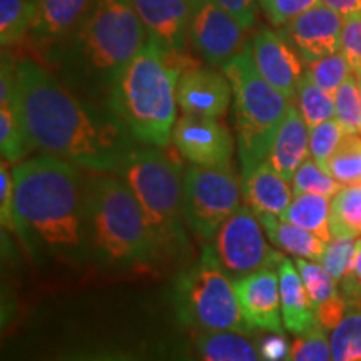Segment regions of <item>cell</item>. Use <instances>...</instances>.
Returning a JSON list of instances; mask_svg holds the SVG:
<instances>
[{
  "label": "cell",
  "mask_w": 361,
  "mask_h": 361,
  "mask_svg": "<svg viewBox=\"0 0 361 361\" xmlns=\"http://www.w3.org/2000/svg\"><path fill=\"white\" fill-rule=\"evenodd\" d=\"M351 72L353 71H351L348 61H346L345 54L341 51L306 64V75L316 85H319L333 96H335L338 87L345 82Z\"/></svg>",
  "instance_id": "cell-34"
},
{
  "label": "cell",
  "mask_w": 361,
  "mask_h": 361,
  "mask_svg": "<svg viewBox=\"0 0 361 361\" xmlns=\"http://www.w3.org/2000/svg\"><path fill=\"white\" fill-rule=\"evenodd\" d=\"M264 234L258 216L247 206L239 207L214 234L211 246L216 259L233 281L279 264L283 255L271 250Z\"/></svg>",
  "instance_id": "cell-10"
},
{
  "label": "cell",
  "mask_w": 361,
  "mask_h": 361,
  "mask_svg": "<svg viewBox=\"0 0 361 361\" xmlns=\"http://www.w3.org/2000/svg\"><path fill=\"white\" fill-rule=\"evenodd\" d=\"M188 40L191 51L207 66L224 67L246 49V29L214 0H189Z\"/></svg>",
  "instance_id": "cell-11"
},
{
  "label": "cell",
  "mask_w": 361,
  "mask_h": 361,
  "mask_svg": "<svg viewBox=\"0 0 361 361\" xmlns=\"http://www.w3.org/2000/svg\"><path fill=\"white\" fill-rule=\"evenodd\" d=\"M250 51L256 69L264 80L283 96L295 101L298 85L305 75L306 62L279 30L266 25L256 27L250 37Z\"/></svg>",
  "instance_id": "cell-12"
},
{
  "label": "cell",
  "mask_w": 361,
  "mask_h": 361,
  "mask_svg": "<svg viewBox=\"0 0 361 361\" xmlns=\"http://www.w3.org/2000/svg\"><path fill=\"white\" fill-rule=\"evenodd\" d=\"M261 226H263L266 236L279 250L296 258H305L311 261L322 259L326 243L322 241L313 233L306 231L300 226L288 223L278 216L261 214L258 216Z\"/></svg>",
  "instance_id": "cell-24"
},
{
  "label": "cell",
  "mask_w": 361,
  "mask_h": 361,
  "mask_svg": "<svg viewBox=\"0 0 361 361\" xmlns=\"http://www.w3.org/2000/svg\"><path fill=\"white\" fill-rule=\"evenodd\" d=\"M295 104L298 109H300L301 116H303L310 130L316 128V126L326 123L329 119H335V96L326 92L319 85H316L306 75V71L300 85H298Z\"/></svg>",
  "instance_id": "cell-28"
},
{
  "label": "cell",
  "mask_w": 361,
  "mask_h": 361,
  "mask_svg": "<svg viewBox=\"0 0 361 361\" xmlns=\"http://www.w3.org/2000/svg\"><path fill=\"white\" fill-rule=\"evenodd\" d=\"M17 107V64L4 54L0 69V151L2 159L19 164L30 151Z\"/></svg>",
  "instance_id": "cell-19"
},
{
  "label": "cell",
  "mask_w": 361,
  "mask_h": 361,
  "mask_svg": "<svg viewBox=\"0 0 361 361\" xmlns=\"http://www.w3.org/2000/svg\"><path fill=\"white\" fill-rule=\"evenodd\" d=\"M319 4L333 8L341 17H348L351 13L361 12V0H319Z\"/></svg>",
  "instance_id": "cell-44"
},
{
  "label": "cell",
  "mask_w": 361,
  "mask_h": 361,
  "mask_svg": "<svg viewBox=\"0 0 361 361\" xmlns=\"http://www.w3.org/2000/svg\"><path fill=\"white\" fill-rule=\"evenodd\" d=\"M197 350L202 361H263L258 346L238 331L202 333Z\"/></svg>",
  "instance_id": "cell-26"
},
{
  "label": "cell",
  "mask_w": 361,
  "mask_h": 361,
  "mask_svg": "<svg viewBox=\"0 0 361 361\" xmlns=\"http://www.w3.org/2000/svg\"><path fill=\"white\" fill-rule=\"evenodd\" d=\"M329 228L333 238L361 234V184L345 186L333 197Z\"/></svg>",
  "instance_id": "cell-29"
},
{
  "label": "cell",
  "mask_w": 361,
  "mask_h": 361,
  "mask_svg": "<svg viewBox=\"0 0 361 361\" xmlns=\"http://www.w3.org/2000/svg\"><path fill=\"white\" fill-rule=\"evenodd\" d=\"M261 11L271 25L281 27L308 8L319 4V0H258Z\"/></svg>",
  "instance_id": "cell-38"
},
{
  "label": "cell",
  "mask_w": 361,
  "mask_h": 361,
  "mask_svg": "<svg viewBox=\"0 0 361 361\" xmlns=\"http://www.w3.org/2000/svg\"><path fill=\"white\" fill-rule=\"evenodd\" d=\"M178 107L186 116L219 119L229 109L233 87L224 71L213 66H191L178 80Z\"/></svg>",
  "instance_id": "cell-16"
},
{
  "label": "cell",
  "mask_w": 361,
  "mask_h": 361,
  "mask_svg": "<svg viewBox=\"0 0 361 361\" xmlns=\"http://www.w3.org/2000/svg\"><path fill=\"white\" fill-rule=\"evenodd\" d=\"M96 4L97 0H39L27 39L42 54L74 32Z\"/></svg>",
  "instance_id": "cell-18"
},
{
  "label": "cell",
  "mask_w": 361,
  "mask_h": 361,
  "mask_svg": "<svg viewBox=\"0 0 361 361\" xmlns=\"http://www.w3.org/2000/svg\"><path fill=\"white\" fill-rule=\"evenodd\" d=\"M290 361H333L326 329L318 323L308 333L298 336L291 343Z\"/></svg>",
  "instance_id": "cell-37"
},
{
  "label": "cell",
  "mask_w": 361,
  "mask_h": 361,
  "mask_svg": "<svg viewBox=\"0 0 361 361\" xmlns=\"http://www.w3.org/2000/svg\"><path fill=\"white\" fill-rule=\"evenodd\" d=\"M17 107L30 147L78 168L116 173L137 146L107 104L74 92L32 59L17 64Z\"/></svg>",
  "instance_id": "cell-1"
},
{
  "label": "cell",
  "mask_w": 361,
  "mask_h": 361,
  "mask_svg": "<svg viewBox=\"0 0 361 361\" xmlns=\"http://www.w3.org/2000/svg\"><path fill=\"white\" fill-rule=\"evenodd\" d=\"M0 218H2V228L16 231L13 223V178L11 162L2 159L0 166Z\"/></svg>",
  "instance_id": "cell-40"
},
{
  "label": "cell",
  "mask_w": 361,
  "mask_h": 361,
  "mask_svg": "<svg viewBox=\"0 0 361 361\" xmlns=\"http://www.w3.org/2000/svg\"><path fill=\"white\" fill-rule=\"evenodd\" d=\"M85 216L90 258L99 268L130 269L157 258L142 207L119 174H85Z\"/></svg>",
  "instance_id": "cell-4"
},
{
  "label": "cell",
  "mask_w": 361,
  "mask_h": 361,
  "mask_svg": "<svg viewBox=\"0 0 361 361\" xmlns=\"http://www.w3.org/2000/svg\"><path fill=\"white\" fill-rule=\"evenodd\" d=\"M356 75H358V84H360V92H361V72H358Z\"/></svg>",
  "instance_id": "cell-45"
},
{
  "label": "cell",
  "mask_w": 361,
  "mask_h": 361,
  "mask_svg": "<svg viewBox=\"0 0 361 361\" xmlns=\"http://www.w3.org/2000/svg\"><path fill=\"white\" fill-rule=\"evenodd\" d=\"M233 87L234 128L243 174L268 156L284 117L295 101L283 96L256 69L250 42L223 67Z\"/></svg>",
  "instance_id": "cell-7"
},
{
  "label": "cell",
  "mask_w": 361,
  "mask_h": 361,
  "mask_svg": "<svg viewBox=\"0 0 361 361\" xmlns=\"http://www.w3.org/2000/svg\"><path fill=\"white\" fill-rule=\"evenodd\" d=\"M279 276V293H281V313L284 329L300 336L308 333L318 324L313 303L296 264L291 259L281 258L276 266Z\"/></svg>",
  "instance_id": "cell-23"
},
{
  "label": "cell",
  "mask_w": 361,
  "mask_h": 361,
  "mask_svg": "<svg viewBox=\"0 0 361 361\" xmlns=\"http://www.w3.org/2000/svg\"><path fill=\"white\" fill-rule=\"evenodd\" d=\"M39 0H0V42L2 47L20 44L29 35Z\"/></svg>",
  "instance_id": "cell-27"
},
{
  "label": "cell",
  "mask_w": 361,
  "mask_h": 361,
  "mask_svg": "<svg viewBox=\"0 0 361 361\" xmlns=\"http://www.w3.org/2000/svg\"><path fill=\"white\" fill-rule=\"evenodd\" d=\"M178 305L183 319L202 333L255 331L239 308L233 279L216 259L213 246H204L201 258L178 283Z\"/></svg>",
  "instance_id": "cell-8"
},
{
  "label": "cell",
  "mask_w": 361,
  "mask_h": 361,
  "mask_svg": "<svg viewBox=\"0 0 361 361\" xmlns=\"http://www.w3.org/2000/svg\"><path fill=\"white\" fill-rule=\"evenodd\" d=\"M241 191L250 209L256 216L271 214L283 219L293 201V188L268 161L259 162L250 173L243 174Z\"/></svg>",
  "instance_id": "cell-20"
},
{
  "label": "cell",
  "mask_w": 361,
  "mask_h": 361,
  "mask_svg": "<svg viewBox=\"0 0 361 361\" xmlns=\"http://www.w3.org/2000/svg\"><path fill=\"white\" fill-rule=\"evenodd\" d=\"M328 174L341 186L361 184V134L346 133L328 162Z\"/></svg>",
  "instance_id": "cell-30"
},
{
  "label": "cell",
  "mask_w": 361,
  "mask_h": 361,
  "mask_svg": "<svg viewBox=\"0 0 361 361\" xmlns=\"http://www.w3.org/2000/svg\"><path fill=\"white\" fill-rule=\"evenodd\" d=\"M258 351L263 361H290L291 345L284 338L283 333H271L264 335L258 341Z\"/></svg>",
  "instance_id": "cell-42"
},
{
  "label": "cell",
  "mask_w": 361,
  "mask_h": 361,
  "mask_svg": "<svg viewBox=\"0 0 361 361\" xmlns=\"http://www.w3.org/2000/svg\"><path fill=\"white\" fill-rule=\"evenodd\" d=\"M341 290L343 296L346 298V303H350L351 306L356 305L361 308V247L350 273L341 281Z\"/></svg>",
  "instance_id": "cell-43"
},
{
  "label": "cell",
  "mask_w": 361,
  "mask_h": 361,
  "mask_svg": "<svg viewBox=\"0 0 361 361\" xmlns=\"http://www.w3.org/2000/svg\"><path fill=\"white\" fill-rule=\"evenodd\" d=\"M173 142L179 154L196 166H231V133L214 117L183 114L173 128Z\"/></svg>",
  "instance_id": "cell-14"
},
{
  "label": "cell",
  "mask_w": 361,
  "mask_h": 361,
  "mask_svg": "<svg viewBox=\"0 0 361 361\" xmlns=\"http://www.w3.org/2000/svg\"><path fill=\"white\" fill-rule=\"evenodd\" d=\"M16 231L39 258L71 269L92 264L85 216V174L52 154L12 168Z\"/></svg>",
  "instance_id": "cell-2"
},
{
  "label": "cell",
  "mask_w": 361,
  "mask_h": 361,
  "mask_svg": "<svg viewBox=\"0 0 361 361\" xmlns=\"http://www.w3.org/2000/svg\"><path fill=\"white\" fill-rule=\"evenodd\" d=\"M146 27L149 40L179 61L188 62L189 0H123Z\"/></svg>",
  "instance_id": "cell-15"
},
{
  "label": "cell",
  "mask_w": 361,
  "mask_h": 361,
  "mask_svg": "<svg viewBox=\"0 0 361 361\" xmlns=\"http://www.w3.org/2000/svg\"><path fill=\"white\" fill-rule=\"evenodd\" d=\"M147 40L146 27L123 0H97L82 24L40 57L74 92L107 104Z\"/></svg>",
  "instance_id": "cell-3"
},
{
  "label": "cell",
  "mask_w": 361,
  "mask_h": 361,
  "mask_svg": "<svg viewBox=\"0 0 361 361\" xmlns=\"http://www.w3.org/2000/svg\"><path fill=\"white\" fill-rule=\"evenodd\" d=\"M180 162L164 147L135 146L116 171L141 204L154 239L157 258L178 252L186 245L184 179Z\"/></svg>",
  "instance_id": "cell-6"
},
{
  "label": "cell",
  "mask_w": 361,
  "mask_h": 361,
  "mask_svg": "<svg viewBox=\"0 0 361 361\" xmlns=\"http://www.w3.org/2000/svg\"><path fill=\"white\" fill-rule=\"evenodd\" d=\"M341 52L355 74L361 72V12L345 17L341 32Z\"/></svg>",
  "instance_id": "cell-39"
},
{
  "label": "cell",
  "mask_w": 361,
  "mask_h": 361,
  "mask_svg": "<svg viewBox=\"0 0 361 361\" xmlns=\"http://www.w3.org/2000/svg\"><path fill=\"white\" fill-rule=\"evenodd\" d=\"M333 361H361V308H351L329 333Z\"/></svg>",
  "instance_id": "cell-31"
},
{
  "label": "cell",
  "mask_w": 361,
  "mask_h": 361,
  "mask_svg": "<svg viewBox=\"0 0 361 361\" xmlns=\"http://www.w3.org/2000/svg\"><path fill=\"white\" fill-rule=\"evenodd\" d=\"M186 62L147 40L112 89L107 106L144 146L168 147L178 111V80Z\"/></svg>",
  "instance_id": "cell-5"
},
{
  "label": "cell",
  "mask_w": 361,
  "mask_h": 361,
  "mask_svg": "<svg viewBox=\"0 0 361 361\" xmlns=\"http://www.w3.org/2000/svg\"><path fill=\"white\" fill-rule=\"evenodd\" d=\"M214 2L229 16H233L243 25V29H255L258 20V0H214Z\"/></svg>",
  "instance_id": "cell-41"
},
{
  "label": "cell",
  "mask_w": 361,
  "mask_h": 361,
  "mask_svg": "<svg viewBox=\"0 0 361 361\" xmlns=\"http://www.w3.org/2000/svg\"><path fill=\"white\" fill-rule=\"evenodd\" d=\"M343 22L345 17L333 8L316 4L278 30L306 64H310L341 51Z\"/></svg>",
  "instance_id": "cell-13"
},
{
  "label": "cell",
  "mask_w": 361,
  "mask_h": 361,
  "mask_svg": "<svg viewBox=\"0 0 361 361\" xmlns=\"http://www.w3.org/2000/svg\"><path fill=\"white\" fill-rule=\"evenodd\" d=\"M300 276L303 279L318 323L331 331L346 314V298L338 291L336 281L318 261L296 258Z\"/></svg>",
  "instance_id": "cell-22"
},
{
  "label": "cell",
  "mask_w": 361,
  "mask_h": 361,
  "mask_svg": "<svg viewBox=\"0 0 361 361\" xmlns=\"http://www.w3.org/2000/svg\"><path fill=\"white\" fill-rule=\"evenodd\" d=\"M308 156L310 128L298 106L293 102L264 161H268L271 168L276 169L284 179L291 183L296 171L308 159Z\"/></svg>",
  "instance_id": "cell-21"
},
{
  "label": "cell",
  "mask_w": 361,
  "mask_h": 361,
  "mask_svg": "<svg viewBox=\"0 0 361 361\" xmlns=\"http://www.w3.org/2000/svg\"><path fill=\"white\" fill-rule=\"evenodd\" d=\"M241 189L233 166H196L184 176V216L201 241H209L239 209Z\"/></svg>",
  "instance_id": "cell-9"
},
{
  "label": "cell",
  "mask_w": 361,
  "mask_h": 361,
  "mask_svg": "<svg viewBox=\"0 0 361 361\" xmlns=\"http://www.w3.org/2000/svg\"><path fill=\"white\" fill-rule=\"evenodd\" d=\"M329 216H331L329 197L322 196V194L305 192L293 197L283 219L313 233L314 236H318L328 245L333 239L331 228H329Z\"/></svg>",
  "instance_id": "cell-25"
},
{
  "label": "cell",
  "mask_w": 361,
  "mask_h": 361,
  "mask_svg": "<svg viewBox=\"0 0 361 361\" xmlns=\"http://www.w3.org/2000/svg\"><path fill=\"white\" fill-rule=\"evenodd\" d=\"M293 194H322L326 197H335L341 191V184L316 164L313 157H308L293 178Z\"/></svg>",
  "instance_id": "cell-35"
},
{
  "label": "cell",
  "mask_w": 361,
  "mask_h": 361,
  "mask_svg": "<svg viewBox=\"0 0 361 361\" xmlns=\"http://www.w3.org/2000/svg\"><path fill=\"white\" fill-rule=\"evenodd\" d=\"M361 247V236H338L333 238L324 247L319 264L331 274L336 283H341L350 273L356 255Z\"/></svg>",
  "instance_id": "cell-32"
},
{
  "label": "cell",
  "mask_w": 361,
  "mask_h": 361,
  "mask_svg": "<svg viewBox=\"0 0 361 361\" xmlns=\"http://www.w3.org/2000/svg\"><path fill=\"white\" fill-rule=\"evenodd\" d=\"M335 119L346 133L361 134V92L355 72H351L335 92Z\"/></svg>",
  "instance_id": "cell-33"
},
{
  "label": "cell",
  "mask_w": 361,
  "mask_h": 361,
  "mask_svg": "<svg viewBox=\"0 0 361 361\" xmlns=\"http://www.w3.org/2000/svg\"><path fill=\"white\" fill-rule=\"evenodd\" d=\"M346 130L336 119H329L326 123L316 126L310 130V154L316 164L328 174V162L340 142L345 137Z\"/></svg>",
  "instance_id": "cell-36"
},
{
  "label": "cell",
  "mask_w": 361,
  "mask_h": 361,
  "mask_svg": "<svg viewBox=\"0 0 361 361\" xmlns=\"http://www.w3.org/2000/svg\"><path fill=\"white\" fill-rule=\"evenodd\" d=\"M233 283L239 308L252 329L266 333L284 331L278 269H261Z\"/></svg>",
  "instance_id": "cell-17"
}]
</instances>
